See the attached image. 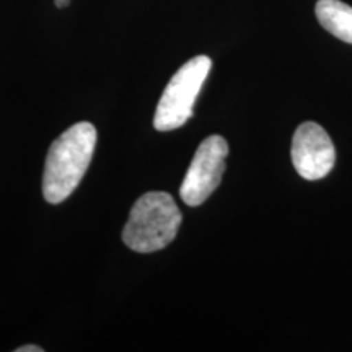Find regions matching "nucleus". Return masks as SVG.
<instances>
[{"instance_id":"1","label":"nucleus","mask_w":352,"mask_h":352,"mask_svg":"<svg viewBox=\"0 0 352 352\" xmlns=\"http://www.w3.org/2000/svg\"><path fill=\"white\" fill-rule=\"evenodd\" d=\"M96 145V129L90 122H77L52 142L43 176L44 199L59 204L72 195L90 166Z\"/></svg>"},{"instance_id":"2","label":"nucleus","mask_w":352,"mask_h":352,"mask_svg":"<svg viewBox=\"0 0 352 352\" xmlns=\"http://www.w3.org/2000/svg\"><path fill=\"white\" fill-rule=\"evenodd\" d=\"M182 226V210L173 196L164 191L145 192L132 206L122 240L138 253L164 250L175 240Z\"/></svg>"},{"instance_id":"3","label":"nucleus","mask_w":352,"mask_h":352,"mask_svg":"<svg viewBox=\"0 0 352 352\" xmlns=\"http://www.w3.org/2000/svg\"><path fill=\"white\" fill-rule=\"evenodd\" d=\"M212 60L196 56L178 69L162 95L153 118L157 131L166 132L182 127L192 116L195 101L208 78Z\"/></svg>"},{"instance_id":"4","label":"nucleus","mask_w":352,"mask_h":352,"mask_svg":"<svg viewBox=\"0 0 352 352\" xmlns=\"http://www.w3.org/2000/svg\"><path fill=\"white\" fill-rule=\"evenodd\" d=\"M227 155L228 144L222 135H209L202 140L179 188L184 204L199 206L217 189Z\"/></svg>"},{"instance_id":"5","label":"nucleus","mask_w":352,"mask_h":352,"mask_svg":"<svg viewBox=\"0 0 352 352\" xmlns=\"http://www.w3.org/2000/svg\"><path fill=\"white\" fill-rule=\"evenodd\" d=\"M336 151L328 132L316 122L307 121L297 127L292 139V164L305 179H321L333 170Z\"/></svg>"},{"instance_id":"6","label":"nucleus","mask_w":352,"mask_h":352,"mask_svg":"<svg viewBox=\"0 0 352 352\" xmlns=\"http://www.w3.org/2000/svg\"><path fill=\"white\" fill-rule=\"evenodd\" d=\"M320 25L333 36L352 44V7L341 0H318L315 7Z\"/></svg>"},{"instance_id":"7","label":"nucleus","mask_w":352,"mask_h":352,"mask_svg":"<svg viewBox=\"0 0 352 352\" xmlns=\"http://www.w3.org/2000/svg\"><path fill=\"white\" fill-rule=\"evenodd\" d=\"M15 352H43V349H41V347H38V346L28 344V346L19 347V349H15Z\"/></svg>"},{"instance_id":"8","label":"nucleus","mask_w":352,"mask_h":352,"mask_svg":"<svg viewBox=\"0 0 352 352\" xmlns=\"http://www.w3.org/2000/svg\"><path fill=\"white\" fill-rule=\"evenodd\" d=\"M56 6L59 8H64L69 6V0H56Z\"/></svg>"}]
</instances>
